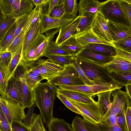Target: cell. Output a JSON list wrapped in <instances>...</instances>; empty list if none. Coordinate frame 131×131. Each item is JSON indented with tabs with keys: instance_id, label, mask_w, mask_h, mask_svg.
Listing matches in <instances>:
<instances>
[{
	"instance_id": "6da1fadb",
	"label": "cell",
	"mask_w": 131,
	"mask_h": 131,
	"mask_svg": "<svg viewBox=\"0 0 131 131\" xmlns=\"http://www.w3.org/2000/svg\"><path fill=\"white\" fill-rule=\"evenodd\" d=\"M58 88L48 81L39 83L33 90L35 106L39 108L43 122L47 127L53 118V109Z\"/></svg>"
},
{
	"instance_id": "7a4b0ae2",
	"label": "cell",
	"mask_w": 131,
	"mask_h": 131,
	"mask_svg": "<svg viewBox=\"0 0 131 131\" xmlns=\"http://www.w3.org/2000/svg\"><path fill=\"white\" fill-rule=\"evenodd\" d=\"M78 63L88 78L95 83L112 80L110 73L104 65L99 64L76 57Z\"/></svg>"
},
{
	"instance_id": "3957f363",
	"label": "cell",
	"mask_w": 131,
	"mask_h": 131,
	"mask_svg": "<svg viewBox=\"0 0 131 131\" xmlns=\"http://www.w3.org/2000/svg\"><path fill=\"white\" fill-rule=\"evenodd\" d=\"M34 5L32 0H0V12L16 19L29 14Z\"/></svg>"
},
{
	"instance_id": "277c9868",
	"label": "cell",
	"mask_w": 131,
	"mask_h": 131,
	"mask_svg": "<svg viewBox=\"0 0 131 131\" xmlns=\"http://www.w3.org/2000/svg\"><path fill=\"white\" fill-rule=\"evenodd\" d=\"M99 13L106 20L130 26L121 7L119 0H108L101 2Z\"/></svg>"
},
{
	"instance_id": "5b68a950",
	"label": "cell",
	"mask_w": 131,
	"mask_h": 131,
	"mask_svg": "<svg viewBox=\"0 0 131 131\" xmlns=\"http://www.w3.org/2000/svg\"><path fill=\"white\" fill-rule=\"evenodd\" d=\"M0 109L11 125L13 122H22L25 117L23 105L8 96H0Z\"/></svg>"
},
{
	"instance_id": "8992f818",
	"label": "cell",
	"mask_w": 131,
	"mask_h": 131,
	"mask_svg": "<svg viewBox=\"0 0 131 131\" xmlns=\"http://www.w3.org/2000/svg\"><path fill=\"white\" fill-rule=\"evenodd\" d=\"M47 81L58 86L85 85L72 64L65 66L58 74Z\"/></svg>"
},
{
	"instance_id": "52a82bcc",
	"label": "cell",
	"mask_w": 131,
	"mask_h": 131,
	"mask_svg": "<svg viewBox=\"0 0 131 131\" xmlns=\"http://www.w3.org/2000/svg\"><path fill=\"white\" fill-rule=\"evenodd\" d=\"M59 89L67 90L83 93L93 96L99 93L121 89L122 86L113 80L108 82L100 81L92 85H84L74 86L60 85Z\"/></svg>"
},
{
	"instance_id": "ba28073f",
	"label": "cell",
	"mask_w": 131,
	"mask_h": 131,
	"mask_svg": "<svg viewBox=\"0 0 131 131\" xmlns=\"http://www.w3.org/2000/svg\"><path fill=\"white\" fill-rule=\"evenodd\" d=\"M74 19H68L63 17L55 18L41 13L40 17L41 34L45 33L46 38L53 40L54 35L59 32L61 28L69 24Z\"/></svg>"
},
{
	"instance_id": "9c48e42d",
	"label": "cell",
	"mask_w": 131,
	"mask_h": 131,
	"mask_svg": "<svg viewBox=\"0 0 131 131\" xmlns=\"http://www.w3.org/2000/svg\"><path fill=\"white\" fill-rule=\"evenodd\" d=\"M68 100L80 111L83 119L95 125L101 123L103 116L97 104H85Z\"/></svg>"
},
{
	"instance_id": "30bf717a",
	"label": "cell",
	"mask_w": 131,
	"mask_h": 131,
	"mask_svg": "<svg viewBox=\"0 0 131 131\" xmlns=\"http://www.w3.org/2000/svg\"><path fill=\"white\" fill-rule=\"evenodd\" d=\"M28 68L23 63L19 62L14 73L18 77L21 85L23 99L20 103L25 108H29L34 102L32 91L28 85L25 77V72Z\"/></svg>"
},
{
	"instance_id": "8fae6325",
	"label": "cell",
	"mask_w": 131,
	"mask_h": 131,
	"mask_svg": "<svg viewBox=\"0 0 131 131\" xmlns=\"http://www.w3.org/2000/svg\"><path fill=\"white\" fill-rule=\"evenodd\" d=\"M83 121L89 131H122L117 123V115L112 114L104 115L101 123L95 125L84 119Z\"/></svg>"
},
{
	"instance_id": "7c38bea8",
	"label": "cell",
	"mask_w": 131,
	"mask_h": 131,
	"mask_svg": "<svg viewBox=\"0 0 131 131\" xmlns=\"http://www.w3.org/2000/svg\"><path fill=\"white\" fill-rule=\"evenodd\" d=\"M111 94L113 100L107 111L116 115L121 114L125 115L127 104L130 100L126 92L118 89L113 91Z\"/></svg>"
},
{
	"instance_id": "4fadbf2b",
	"label": "cell",
	"mask_w": 131,
	"mask_h": 131,
	"mask_svg": "<svg viewBox=\"0 0 131 131\" xmlns=\"http://www.w3.org/2000/svg\"><path fill=\"white\" fill-rule=\"evenodd\" d=\"M35 63L38 66L40 73L44 79L47 81L58 74L64 67L55 63L48 58L39 59Z\"/></svg>"
},
{
	"instance_id": "5bb4252c",
	"label": "cell",
	"mask_w": 131,
	"mask_h": 131,
	"mask_svg": "<svg viewBox=\"0 0 131 131\" xmlns=\"http://www.w3.org/2000/svg\"><path fill=\"white\" fill-rule=\"evenodd\" d=\"M40 17L32 23L26 33L23 41L21 58L28 50L39 36L41 34Z\"/></svg>"
},
{
	"instance_id": "9a60e30c",
	"label": "cell",
	"mask_w": 131,
	"mask_h": 131,
	"mask_svg": "<svg viewBox=\"0 0 131 131\" xmlns=\"http://www.w3.org/2000/svg\"><path fill=\"white\" fill-rule=\"evenodd\" d=\"M91 30L99 38L113 43V40L106 21L99 13L96 17Z\"/></svg>"
},
{
	"instance_id": "2e32d148",
	"label": "cell",
	"mask_w": 131,
	"mask_h": 131,
	"mask_svg": "<svg viewBox=\"0 0 131 131\" xmlns=\"http://www.w3.org/2000/svg\"><path fill=\"white\" fill-rule=\"evenodd\" d=\"M106 21L113 40V43L123 39L131 34V27L129 26L109 20Z\"/></svg>"
},
{
	"instance_id": "e0dca14e",
	"label": "cell",
	"mask_w": 131,
	"mask_h": 131,
	"mask_svg": "<svg viewBox=\"0 0 131 131\" xmlns=\"http://www.w3.org/2000/svg\"><path fill=\"white\" fill-rule=\"evenodd\" d=\"M76 57L99 64L104 65L112 61L114 57L105 56L85 48Z\"/></svg>"
},
{
	"instance_id": "ac0fdd59",
	"label": "cell",
	"mask_w": 131,
	"mask_h": 131,
	"mask_svg": "<svg viewBox=\"0 0 131 131\" xmlns=\"http://www.w3.org/2000/svg\"><path fill=\"white\" fill-rule=\"evenodd\" d=\"M47 39L45 35L41 34L32 45L20 59L19 62L24 64L28 68L35 64V53L39 46Z\"/></svg>"
},
{
	"instance_id": "d6986e66",
	"label": "cell",
	"mask_w": 131,
	"mask_h": 131,
	"mask_svg": "<svg viewBox=\"0 0 131 131\" xmlns=\"http://www.w3.org/2000/svg\"><path fill=\"white\" fill-rule=\"evenodd\" d=\"M58 92L68 99L78 102L85 104H97L91 95L75 91L58 88Z\"/></svg>"
},
{
	"instance_id": "ffe728a7",
	"label": "cell",
	"mask_w": 131,
	"mask_h": 131,
	"mask_svg": "<svg viewBox=\"0 0 131 131\" xmlns=\"http://www.w3.org/2000/svg\"><path fill=\"white\" fill-rule=\"evenodd\" d=\"M7 88L8 96L20 103L23 99L21 85L19 78L14 73L8 81Z\"/></svg>"
},
{
	"instance_id": "44dd1931",
	"label": "cell",
	"mask_w": 131,
	"mask_h": 131,
	"mask_svg": "<svg viewBox=\"0 0 131 131\" xmlns=\"http://www.w3.org/2000/svg\"><path fill=\"white\" fill-rule=\"evenodd\" d=\"M104 66L110 73L131 72V62L116 55L112 61Z\"/></svg>"
},
{
	"instance_id": "7402d4cb",
	"label": "cell",
	"mask_w": 131,
	"mask_h": 131,
	"mask_svg": "<svg viewBox=\"0 0 131 131\" xmlns=\"http://www.w3.org/2000/svg\"><path fill=\"white\" fill-rule=\"evenodd\" d=\"M88 12H85L81 16L80 22L72 36H75L80 34L91 30L97 15Z\"/></svg>"
},
{
	"instance_id": "603a6c76",
	"label": "cell",
	"mask_w": 131,
	"mask_h": 131,
	"mask_svg": "<svg viewBox=\"0 0 131 131\" xmlns=\"http://www.w3.org/2000/svg\"><path fill=\"white\" fill-rule=\"evenodd\" d=\"M81 18V16L78 15L70 23L60 28L55 41L57 44L60 46L72 36Z\"/></svg>"
},
{
	"instance_id": "cb8c5ba5",
	"label": "cell",
	"mask_w": 131,
	"mask_h": 131,
	"mask_svg": "<svg viewBox=\"0 0 131 131\" xmlns=\"http://www.w3.org/2000/svg\"><path fill=\"white\" fill-rule=\"evenodd\" d=\"M27 83L32 91L44 79L41 75L38 66L36 64L26 70L25 73Z\"/></svg>"
},
{
	"instance_id": "d4e9b609",
	"label": "cell",
	"mask_w": 131,
	"mask_h": 131,
	"mask_svg": "<svg viewBox=\"0 0 131 131\" xmlns=\"http://www.w3.org/2000/svg\"><path fill=\"white\" fill-rule=\"evenodd\" d=\"M60 46L69 55L74 57H76L85 48L74 36H72L63 42Z\"/></svg>"
},
{
	"instance_id": "484cf974",
	"label": "cell",
	"mask_w": 131,
	"mask_h": 131,
	"mask_svg": "<svg viewBox=\"0 0 131 131\" xmlns=\"http://www.w3.org/2000/svg\"><path fill=\"white\" fill-rule=\"evenodd\" d=\"M80 43L84 46L92 43H100L110 45L115 47L114 44L102 39L96 36L91 30L75 36Z\"/></svg>"
},
{
	"instance_id": "4316f807",
	"label": "cell",
	"mask_w": 131,
	"mask_h": 131,
	"mask_svg": "<svg viewBox=\"0 0 131 131\" xmlns=\"http://www.w3.org/2000/svg\"><path fill=\"white\" fill-rule=\"evenodd\" d=\"M16 19L13 16L4 14L0 12V42L15 24Z\"/></svg>"
},
{
	"instance_id": "83f0119b",
	"label": "cell",
	"mask_w": 131,
	"mask_h": 131,
	"mask_svg": "<svg viewBox=\"0 0 131 131\" xmlns=\"http://www.w3.org/2000/svg\"><path fill=\"white\" fill-rule=\"evenodd\" d=\"M101 3L98 0H80L78 4L79 15L85 12L93 14L99 13Z\"/></svg>"
},
{
	"instance_id": "f1b7e54d",
	"label": "cell",
	"mask_w": 131,
	"mask_h": 131,
	"mask_svg": "<svg viewBox=\"0 0 131 131\" xmlns=\"http://www.w3.org/2000/svg\"><path fill=\"white\" fill-rule=\"evenodd\" d=\"M85 48L108 56L114 57L116 55L115 47L100 43L89 44L84 46Z\"/></svg>"
},
{
	"instance_id": "f546056e",
	"label": "cell",
	"mask_w": 131,
	"mask_h": 131,
	"mask_svg": "<svg viewBox=\"0 0 131 131\" xmlns=\"http://www.w3.org/2000/svg\"><path fill=\"white\" fill-rule=\"evenodd\" d=\"M112 91H105L97 94L98 101L96 103L103 117L110 107L112 103L111 96Z\"/></svg>"
},
{
	"instance_id": "4dcf8cb0",
	"label": "cell",
	"mask_w": 131,
	"mask_h": 131,
	"mask_svg": "<svg viewBox=\"0 0 131 131\" xmlns=\"http://www.w3.org/2000/svg\"><path fill=\"white\" fill-rule=\"evenodd\" d=\"M23 42V41L20 44L16 52L12 57L8 69L4 76L7 84L8 80L13 75L19 63L22 53Z\"/></svg>"
},
{
	"instance_id": "1f68e13d",
	"label": "cell",
	"mask_w": 131,
	"mask_h": 131,
	"mask_svg": "<svg viewBox=\"0 0 131 131\" xmlns=\"http://www.w3.org/2000/svg\"><path fill=\"white\" fill-rule=\"evenodd\" d=\"M64 13L63 17L67 19L75 18L78 11V5L76 0H63Z\"/></svg>"
},
{
	"instance_id": "d6a6232c",
	"label": "cell",
	"mask_w": 131,
	"mask_h": 131,
	"mask_svg": "<svg viewBox=\"0 0 131 131\" xmlns=\"http://www.w3.org/2000/svg\"><path fill=\"white\" fill-rule=\"evenodd\" d=\"M42 56L48 58L55 63L63 67L72 64L74 57L70 55H61L49 53H45Z\"/></svg>"
},
{
	"instance_id": "836d02e7",
	"label": "cell",
	"mask_w": 131,
	"mask_h": 131,
	"mask_svg": "<svg viewBox=\"0 0 131 131\" xmlns=\"http://www.w3.org/2000/svg\"><path fill=\"white\" fill-rule=\"evenodd\" d=\"M49 131H73L63 119L53 117L48 127Z\"/></svg>"
},
{
	"instance_id": "e575fe53",
	"label": "cell",
	"mask_w": 131,
	"mask_h": 131,
	"mask_svg": "<svg viewBox=\"0 0 131 131\" xmlns=\"http://www.w3.org/2000/svg\"><path fill=\"white\" fill-rule=\"evenodd\" d=\"M110 74L113 81L122 86L131 84V72H112Z\"/></svg>"
},
{
	"instance_id": "d590c367",
	"label": "cell",
	"mask_w": 131,
	"mask_h": 131,
	"mask_svg": "<svg viewBox=\"0 0 131 131\" xmlns=\"http://www.w3.org/2000/svg\"><path fill=\"white\" fill-rule=\"evenodd\" d=\"M29 28L25 25L20 33L7 48L6 51L10 52L12 54V57L16 52L20 44L23 42L26 33Z\"/></svg>"
},
{
	"instance_id": "8d00e7d4",
	"label": "cell",
	"mask_w": 131,
	"mask_h": 131,
	"mask_svg": "<svg viewBox=\"0 0 131 131\" xmlns=\"http://www.w3.org/2000/svg\"><path fill=\"white\" fill-rule=\"evenodd\" d=\"M12 58L11 53L8 51L0 52V69L4 76L9 67Z\"/></svg>"
},
{
	"instance_id": "74e56055",
	"label": "cell",
	"mask_w": 131,
	"mask_h": 131,
	"mask_svg": "<svg viewBox=\"0 0 131 131\" xmlns=\"http://www.w3.org/2000/svg\"><path fill=\"white\" fill-rule=\"evenodd\" d=\"M113 43L115 47L131 54V34Z\"/></svg>"
},
{
	"instance_id": "f35d334b",
	"label": "cell",
	"mask_w": 131,
	"mask_h": 131,
	"mask_svg": "<svg viewBox=\"0 0 131 131\" xmlns=\"http://www.w3.org/2000/svg\"><path fill=\"white\" fill-rule=\"evenodd\" d=\"M46 53L63 55H69L53 40H50L49 41L45 53Z\"/></svg>"
},
{
	"instance_id": "ab89813d",
	"label": "cell",
	"mask_w": 131,
	"mask_h": 131,
	"mask_svg": "<svg viewBox=\"0 0 131 131\" xmlns=\"http://www.w3.org/2000/svg\"><path fill=\"white\" fill-rule=\"evenodd\" d=\"M44 126L43 122L40 114L33 113L30 131H43Z\"/></svg>"
},
{
	"instance_id": "60d3db41",
	"label": "cell",
	"mask_w": 131,
	"mask_h": 131,
	"mask_svg": "<svg viewBox=\"0 0 131 131\" xmlns=\"http://www.w3.org/2000/svg\"><path fill=\"white\" fill-rule=\"evenodd\" d=\"M16 28V23L8 32L2 40L0 42V52L6 51L15 34Z\"/></svg>"
},
{
	"instance_id": "b9f144b4",
	"label": "cell",
	"mask_w": 131,
	"mask_h": 131,
	"mask_svg": "<svg viewBox=\"0 0 131 131\" xmlns=\"http://www.w3.org/2000/svg\"><path fill=\"white\" fill-rule=\"evenodd\" d=\"M29 14L25 15L16 19V30L9 46L21 31L26 22Z\"/></svg>"
},
{
	"instance_id": "7bdbcfd3",
	"label": "cell",
	"mask_w": 131,
	"mask_h": 131,
	"mask_svg": "<svg viewBox=\"0 0 131 131\" xmlns=\"http://www.w3.org/2000/svg\"><path fill=\"white\" fill-rule=\"evenodd\" d=\"M72 64L86 85H90L95 84L93 82L90 80L86 75L84 71L78 63L76 57H74Z\"/></svg>"
},
{
	"instance_id": "ee69618b",
	"label": "cell",
	"mask_w": 131,
	"mask_h": 131,
	"mask_svg": "<svg viewBox=\"0 0 131 131\" xmlns=\"http://www.w3.org/2000/svg\"><path fill=\"white\" fill-rule=\"evenodd\" d=\"M71 126L73 131H89L85 125L83 119L78 115L73 119Z\"/></svg>"
},
{
	"instance_id": "f6af8a7d",
	"label": "cell",
	"mask_w": 131,
	"mask_h": 131,
	"mask_svg": "<svg viewBox=\"0 0 131 131\" xmlns=\"http://www.w3.org/2000/svg\"><path fill=\"white\" fill-rule=\"evenodd\" d=\"M121 7L131 27V2L130 0H119Z\"/></svg>"
},
{
	"instance_id": "bcb514c9",
	"label": "cell",
	"mask_w": 131,
	"mask_h": 131,
	"mask_svg": "<svg viewBox=\"0 0 131 131\" xmlns=\"http://www.w3.org/2000/svg\"><path fill=\"white\" fill-rule=\"evenodd\" d=\"M63 1L60 0L58 4L52 10L50 15V16L57 18L63 17L64 13Z\"/></svg>"
},
{
	"instance_id": "7dc6e473",
	"label": "cell",
	"mask_w": 131,
	"mask_h": 131,
	"mask_svg": "<svg viewBox=\"0 0 131 131\" xmlns=\"http://www.w3.org/2000/svg\"><path fill=\"white\" fill-rule=\"evenodd\" d=\"M56 96L64 104L66 107L72 111L81 115L80 111L69 101L64 95L57 92Z\"/></svg>"
},
{
	"instance_id": "c3c4849f",
	"label": "cell",
	"mask_w": 131,
	"mask_h": 131,
	"mask_svg": "<svg viewBox=\"0 0 131 131\" xmlns=\"http://www.w3.org/2000/svg\"><path fill=\"white\" fill-rule=\"evenodd\" d=\"M0 129L2 131H13L12 125L1 109H0Z\"/></svg>"
},
{
	"instance_id": "681fc988",
	"label": "cell",
	"mask_w": 131,
	"mask_h": 131,
	"mask_svg": "<svg viewBox=\"0 0 131 131\" xmlns=\"http://www.w3.org/2000/svg\"><path fill=\"white\" fill-rule=\"evenodd\" d=\"M50 40H52L47 38L38 47L35 53V61H37L45 53L49 41Z\"/></svg>"
},
{
	"instance_id": "f907efd6",
	"label": "cell",
	"mask_w": 131,
	"mask_h": 131,
	"mask_svg": "<svg viewBox=\"0 0 131 131\" xmlns=\"http://www.w3.org/2000/svg\"><path fill=\"white\" fill-rule=\"evenodd\" d=\"M0 93L3 96H7L8 95L7 83L4 77L1 70L0 69Z\"/></svg>"
},
{
	"instance_id": "816d5d0a",
	"label": "cell",
	"mask_w": 131,
	"mask_h": 131,
	"mask_svg": "<svg viewBox=\"0 0 131 131\" xmlns=\"http://www.w3.org/2000/svg\"><path fill=\"white\" fill-rule=\"evenodd\" d=\"M35 106L34 103L29 108L28 113L23 120V123L28 128L30 129L31 125L32 117L34 108Z\"/></svg>"
},
{
	"instance_id": "f5cc1de1",
	"label": "cell",
	"mask_w": 131,
	"mask_h": 131,
	"mask_svg": "<svg viewBox=\"0 0 131 131\" xmlns=\"http://www.w3.org/2000/svg\"><path fill=\"white\" fill-rule=\"evenodd\" d=\"M117 123L122 131H129L125 115L118 114L117 115Z\"/></svg>"
},
{
	"instance_id": "db71d44e",
	"label": "cell",
	"mask_w": 131,
	"mask_h": 131,
	"mask_svg": "<svg viewBox=\"0 0 131 131\" xmlns=\"http://www.w3.org/2000/svg\"><path fill=\"white\" fill-rule=\"evenodd\" d=\"M125 116L129 131H131V103L130 100L127 104Z\"/></svg>"
},
{
	"instance_id": "11a10c76",
	"label": "cell",
	"mask_w": 131,
	"mask_h": 131,
	"mask_svg": "<svg viewBox=\"0 0 131 131\" xmlns=\"http://www.w3.org/2000/svg\"><path fill=\"white\" fill-rule=\"evenodd\" d=\"M13 131H30L28 128L22 122H13L12 125Z\"/></svg>"
},
{
	"instance_id": "9f6ffc18",
	"label": "cell",
	"mask_w": 131,
	"mask_h": 131,
	"mask_svg": "<svg viewBox=\"0 0 131 131\" xmlns=\"http://www.w3.org/2000/svg\"><path fill=\"white\" fill-rule=\"evenodd\" d=\"M116 56L131 62V54L115 47Z\"/></svg>"
},
{
	"instance_id": "6f0895ef",
	"label": "cell",
	"mask_w": 131,
	"mask_h": 131,
	"mask_svg": "<svg viewBox=\"0 0 131 131\" xmlns=\"http://www.w3.org/2000/svg\"><path fill=\"white\" fill-rule=\"evenodd\" d=\"M59 1L60 0H49L47 6L48 8L46 14L50 16L52 10L58 4Z\"/></svg>"
},
{
	"instance_id": "680465c9",
	"label": "cell",
	"mask_w": 131,
	"mask_h": 131,
	"mask_svg": "<svg viewBox=\"0 0 131 131\" xmlns=\"http://www.w3.org/2000/svg\"><path fill=\"white\" fill-rule=\"evenodd\" d=\"M32 1L36 7L41 6L43 8L47 5L49 0H32Z\"/></svg>"
},
{
	"instance_id": "91938a15",
	"label": "cell",
	"mask_w": 131,
	"mask_h": 131,
	"mask_svg": "<svg viewBox=\"0 0 131 131\" xmlns=\"http://www.w3.org/2000/svg\"><path fill=\"white\" fill-rule=\"evenodd\" d=\"M125 87L126 93L131 101V84L127 85Z\"/></svg>"
},
{
	"instance_id": "94428289",
	"label": "cell",
	"mask_w": 131,
	"mask_h": 131,
	"mask_svg": "<svg viewBox=\"0 0 131 131\" xmlns=\"http://www.w3.org/2000/svg\"><path fill=\"white\" fill-rule=\"evenodd\" d=\"M0 131H2L1 129H0Z\"/></svg>"
},
{
	"instance_id": "6125c7cd",
	"label": "cell",
	"mask_w": 131,
	"mask_h": 131,
	"mask_svg": "<svg viewBox=\"0 0 131 131\" xmlns=\"http://www.w3.org/2000/svg\"><path fill=\"white\" fill-rule=\"evenodd\" d=\"M130 1L131 2V0H130Z\"/></svg>"
},
{
	"instance_id": "be15d7a7",
	"label": "cell",
	"mask_w": 131,
	"mask_h": 131,
	"mask_svg": "<svg viewBox=\"0 0 131 131\" xmlns=\"http://www.w3.org/2000/svg\"></svg>"
}]
</instances>
